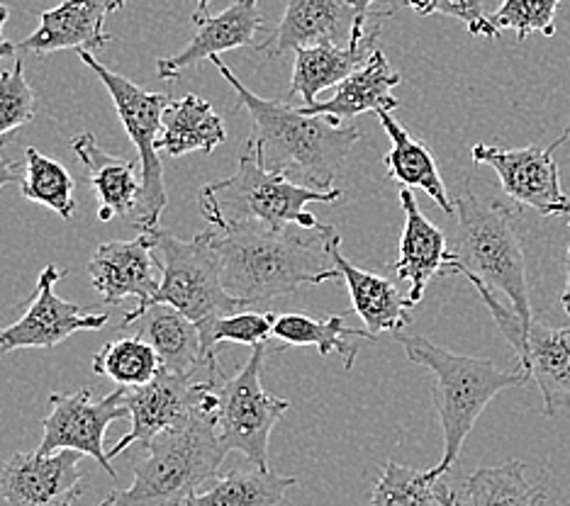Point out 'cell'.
Here are the masks:
<instances>
[{"label":"cell","instance_id":"1","mask_svg":"<svg viewBox=\"0 0 570 506\" xmlns=\"http://www.w3.org/2000/svg\"><path fill=\"white\" fill-rule=\"evenodd\" d=\"M207 231L219 256L227 292L246 307L293 295L305 285L342 280L334 264L342 237L330 225L315 229L242 225L229 229L207 227Z\"/></svg>","mask_w":570,"mask_h":506},{"label":"cell","instance_id":"2","mask_svg":"<svg viewBox=\"0 0 570 506\" xmlns=\"http://www.w3.org/2000/svg\"><path fill=\"white\" fill-rule=\"evenodd\" d=\"M210 61L235 88L239 108L252 117V135L246 141V151H252L266 171L283 173L307 188L332 190L348 151L354 149L364 132L358 127H336L325 117H309L301 112V108L295 110L283 106V102L256 96L219 59V54Z\"/></svg>","mask_w":570,"mask_h":506},{"label":"cell","instance_id":"3","mask_svg":"<svg viewBox=\"0 0 570 506\" xmlns=\"http://www.w3.org/2000/svg\"><path fill=\"white\" fill-rule=\"evenodd\" d=\"M215 407L217 399L149 440L132 485L112 489L98 506H184L219 473L229 453L217 431Z\"/></svg>","mask_w":570,"mask_h":506},{"label":"cell","instance_id":"4","mask_svg":"<svg viewBox=\"0 0 570 506\" xmlns=\"http://www.w3.org/2000/svg\"><path fill=\"white\" fill-rule=\"evenodd\" d=\"M395 339L405 348V356L412 363L432 370L436 378L432 399L444 431V456L430 470H424V477L434 483L456 465L465 438L490 401L502 389L527 385L531 373L522 366L517 370H500L490 358L453 354V350L436 346L424 336L397 331Z\"/></svg>","mask_w":570,"mask_h":506},{"label":"cell","instance_id":"5","mask_svg":"<svg viewBox=\"0 0 570 506\" xmlns=\"http://www.w3.org/2000/svg\"><path fill=\"white\" fill-rule=\"evenodd\" d=\"M456 234L449 246L446 272H459L465 280H481L490 290L510 297L512 309L524 327L531 324L527 258L517 234L512 212L498 200H481L465 186L456 200Z\"/></svg>","mask_w":570,"mask_h":506},{"label":"cell","instance_id":"6","mask_svg":"<svg viewBox=\"0 0 570 506\" xmlns=\"http://www.w3.org/2000/svg\"><path fill=\"white\" fill-rule=\"evenodd\" d=\"M340 198V188L315 190L301 186L283 173L266 171L252 151H244L235 176L200 190V212L207 219V227L215 229L242 225L315 229L320 222L307 212V207L313 202H336Z\"/></svg>","mask_w":570,"mask_h":506},{"label":"cell","instance_id":"7","mask_svg":"<svg viewBox=\"0 0 570 506\" xmlns=\"http://www.w3.org/2000/svg\"><path fill=\"white\" fill-rule=\"evenodd\" d=\"M147 234L161 264V285L147 305H171L198 327L210 319L246 309V305L225 288L210 231L203 229L193 241L178 239L161 227L147 229Z\"/></svg>","mask_w":570,"mask_h":506},{"label":"cell","instance_id":"8","mask_svg":"<svg viewBox=\"0 0 570 506\" xmlns=\"http://www.w3.org/2000/svg\"><path fill=\"white\" fill-rule=\"evenodd\" d=\"M79 59L100 78V83L108 88L125 132L139 151L141 192L135 210L129 212V222L139 231L159 227V217L168 202V195L164 183V163L157 153V145L164 132V115L176 100L168 93H149V90L129 81V78L110 71L108 67H102L96 54H90V51H79Z\"/></svg>","mask_w":570,"mask_h":506},{"label":"cell","instance_id":"9","mask_svg":"<svg viewBox=\"0 0 570 506\" xmlns=\"http://www.w3.org/2000/svg\"><path fill=\"white\" fill-rule=\"evenodd\" d=\"M266 346H256L252 358L232 378L217 380V431L227 450H237L242 456L268 467V440L274 426L291 409L288 399L271 395L262 385Z\"/></svg>","mask_w":570,"mask_h":506},{"label":"cell","instance_id":"10","mask_svg":"<svg viewBox=\"0 0 570 506\" xmlns=\"http://www.w3.org/2000/svg\"><path fill=\"white\" fill-rule=\"evenodd\" d=\"M127 387L115 389L108 397L98 401L90 399V389L81 387L71 395L55 393L49 397L51 411L42 421V444L40 453L57 450H79L83 456L94 458L102 470L118 479L112 460L106 448V431L112 421L129 417L127 409Z\"/></svg>","mask_w":570,"mask_h":506},{"label":"cell","instance_id":"11","mask_svg":"<svg viewBox=\"0 0 570 506\" xmlns=\"http://www.w3.org/2000/svg\"><path fill=\"white\" fill-rule=\"evenodd\" d=\"M219 378H225V375H219ZM219 378L213 375L207 380H193L186 378V375H176L161 368L151 383L127 387L125 401L132 424H129V431L118 444L108 448L110 460L122 456L132 446H147L159 434L186 421L198 407L215 401V387Z\"/></svg>","mask_w":570,"mask_h":506},{"label":"cell","instance_id":"12","mask_svg":"<svg viewBox=\"0 0 570 506\" xmlns=\"http://www.w3.org/2000/svg\"><path fill=\"white\" fill-rule=\"evenodd\" d=\"M570 137V127L553 141L551 147H524V149H500L488 145H475L471 156L475 163L490 166L498 173L504 195L514 202L539 212L541 217H566L570 215V198L561 188L559 166L553 151Z\"/></svg>","mask_w":570,"mask_h":506},{"label":"cell","instance_id":"13","mask_svg":"<svg viewBox=\"0 0 570 506\" xmlns=\"http://www.w3.org/2000/svg\"><path fill=\"white\" fill-rule=\"evenodd\" d=\"M67 276V270L47 266L40 272L37 288L24 307L22 317L0 329V354L24 348H57L76 331L102 329L108 324V311H96L61 300L57 295V282Z\"/></svg>","mask_w":570,"mask_h":506},{"label":"cell","instance_id":"14","mask_svg":"<svg viewBox=\"0 0 570 506\" xmlns=\"http://www.w3.org/2000/svg\"><path fill=\"white\" fill-rule=\"evenodd\" d=\"M79 450L16 453L0 470L6 506H73L83 495Z\"/></svg>","mask_w":570,"mask_h":506},{"label":"cell","instance_id":"15","mask_svg":"<svg viewBox=\"0 0 570 506\" xmlns=\"http://www.w3.org/2000/svg\"><path fill=\"white\" fill-rule=\"evenodd\" d=\"M88 278L106 305L137 300L135 309H145L161 285V264L149 234L98 246L88 261Z\"/></svg>","mask_w":570,"mask_h":506},{"label":"cell","instance_id":"16","mask_svg":"<svg viewBox=\"0 0 570 506\" xmlns=\"http://www.w3.org/2000/svg\"><path fill=\"white\" fill-rule=\"evenodd\" d=\"M125 8V0H63L57 8L42 12V22L30 37H24L18 51L47 57L61 49L98 51L110 44L112 34L106 30L110 12Z\"/></svg>","mask_w":570,"mask_h":506},{"label":"cell","instance_id":"17","mask_svg":"<svg viewBox=\"0 0 570 506\" xmlns=\"http://www.w3.org/2000/svg\"><path fill=\"white\" fill-rule=\"evenodd\" d=\"M262 30H266V22L258 12V0H237L217 16L200 20L198 32L193 34L184 51L157 61V73L161 81H176L184 71L198 67L203 59H213L229 49L249 47Z\"/></svg>","mask_w":570,"mask_h":506},{"label":"cell","instance_id":"18","mask_svg":"<svg viewBox=\"0 0 570 506\" xmlns=\"http://www.w3.org/2000/svg\"><path fill=\"white\" fill-rule=\"evenodd\" d=\"M122 327H135V334L157 350L161 368L168 373L193 378L200 366L210 370L203 354L198 324L171 305L154 302L139 311H127Z\"/></svg>","mask_w":570,"mask_h":506},{"label":"cell","instance_id":"19","mask_svg":"<svg viewBox=\"0 0 570 506\" xmlns=\"http://www.w3.org/2000/svg\"><path fill=\"white\" fill-rule=\"evenodd\" d=\"M356 12L348 0H288L278 28L258 47L271 59H278L301 47L340 42L352 37Z\"/></svg>","mask_w":570,"mask_h":506},{"label":"cell","instance_id":"20","mask_svg":"<svg viewBox=\"0 0 570 506\" xmlns=\"http://www.w3.org/2000/svg\"><path fill=\"white\" fill-rule=\"evenodd\" d=\"M397 71H393L391 61L385 59L381 49H373V54L364 67H358L352 76L336 86L334 96L327 100L309 102L303 106L301 112L309 117H325L332 125L342 127L352 117L364 112H379V110H397L400 100L393 98V88L400 86Z\"/></svg>","mask_w":570,"mask_h":506},{"label":"cell","instance_id":"21","mask_svg":"<svg viewBox=\"0 0 570 506\" xmlns=\"http://www.w3.org/2000/svg\"><path fill=\"white\" fill-rule=\"evenodd\" d=\"M400 205H403L405 212V227L403 237H400V256L393 270L400 280L410 282L407 300L417 305L430 280L434 276H442L446 268L449 241L444 229H439L422 215L417 198L405 186L400 190Z\"/></svg>","mask_w":570,"mask_h":506},{"label":"cell","instance_id":"22","mask_svg":"<svg viewBox=\"0 0 570 506\" xmlns=\"http://www.w3.org/2000/svg\"><path fill=\"white\" fill-rule=\"evenodd\" d=\"M520 366L537 383L547 417L570 407V327L556 329L531 319L524 329Z\"/></svg>","mask_w":570,"mask_h":506},{"label":"cell","instance_id":"23","mask_svg":"<svg viewBox=\"0 0 570 506\" xmlns=\"http://www.w3.org/2000/svg\"><path fill=\"white\" fill-rule=\"evenodd\" d=\"M71 149L86 166L88 183L100 200V222H110L115 217H129L141 192L139 163L122 161L118 156L100 149L96 137L90 132L73 137Z\"/></svg>","mask_w":570,"mask_h":506},{"label":"cell","instance_id":"24","mask_svg":"<svg viewBox=\"0 0 570 506\" xmlns=\"http://www.w3.org/2000/svg\"><path fill=\"white\" fill-rule=\"evenodd\" d=\"M334 264L342 272V280L346 282L354 311L361 317V321H364V329L371 336H379L383 331L397 334L410 327V309L414 305L407 300V295L395 288L393 280L348 264L342 256V246L334 254Z\"/></svg>","mask_w":570,"mask_h":506},{"label":"cell","instance_id":"25","mask_svg":"<svg viewBox=\"0 0 570 506\" xmlns=\"http://www.w3.org/2000/svg\"><path fill=\"white\" fill-rule=\"evenodd\" d=\"M375 39H379V34L366 39L364 44L340 47L334 42H320L313 47L295 49L293 81L288 93L301 96L303 106L317 102L322 90L340 86L344 78L352 76L358 67H364L373 54Z\"/></svg>","mask_w":570,"mask_h":506},{"label":"cell","instance_id":"26","mask_svg":"<svg viewBox=\"0 0 570 506\" xmlns=\"http://www.w3.org/2000/svg\"><path fill=\"white\" fill-rule=\"evenodd\" d=\"M297 485L295 477L278 475L254 463L217 473L184 506H278L285 492Z\"/></svg>","mask_w":570,"mask_h":506},{"label":"cell","instance_id":"27","mask_svg":"<svg viewBox=\"0 0 570 506\" xmlns=\"http://www.w3.org/2000/svg\"><path fill=\"white\" fill-rule=\"evenodd\" d=\"M375 115H379L385 135L393 141V149L383 156V163L387 166L391 176L405 188L424 190L446 215L456 212V205H453L442 180V173H439L434 153L426 149L422 141L414 139L407 129L395 120L391 110H379Z\"/></svg>","mask_w":570,"mask_h":506},{"label":"cell","instance_id":"28","mask_svg":"<svg viewBox=\"0 0 570 506\" xmlns=\"http://www.w3.org/2000/svg\"><path fill=\"white\" fill-rule=\"evenodd\" d=\"M227 139V129L207 100L198 96H186L176 100L164 115V132L159 139V149H164L171 159H180L190 151H200L210 156Z\"/></svg>","mask_w":570,"mask_h":506},{"label":"cell","instance_id":"29","mask_svg":"<svg viewBox=\"0 0 570 506\" xmlns=\"http://www.w3.org/2000/svg\"><path fill=\"white\" fill-rule=\"evenodd\" d=\"M274 339L288 346H315L320 356L336 354L344 358V368L352 370L358 356L361 339H375L366 329H348L344 317H309L303 311H285L274 321Z\"/></svg>","mask_w":570,"mask_h":506},{"label":"cell","instance_id":"30","mask_svg":"<svg viewBox=\"0 0 570 506\" xmlns=\"http://www.w3.org/2000/svg\"><path fill=\"white\" fill-rule=\"evenodd\" d=\"M522 460H510L495 467H478L463 485L465 506H543L547 489L531 485Z\"/></svg>","mask_w":570,"mask_h":506},{"label":"cell","instance_id":"31","mask_svg":"<svg viewBox=\"0 0 570 506\" xmlns=\"http://www.w3.org/2000/svg\"><path fill=\"white\" fill-rule=\"evenodd\" d=\"M20 190L24 198L49 207L61 219H71L76 215L71 173L59 161L49 159V156L37 151L35 147L24 149V173L20 180Z\"/></svg>","mask_w":570,"mask_h":506},{"label":"cell","instance_id":"32","mask_svg":"<svg viewBox=\"0 0 570 506\" xmlns=\"http://www.w3.org/2000/svg\"><path fill=\"white\" fill-rule=\"evenodd\" d=\"M94 370L120 387H139L157 378L161 360L157 350L135 334L102 346L94 356Z\"/></svg>","mask_w":570,"mask_h":506},{"label":"cell","instance_id":"33","mask_svg":"<svg viewBox=\"0 0 570 506\" xmlns=\"http://www.w3.org/2000/svg\"><path fill=\"white\" fill-rule=\"evenodd\" d=\"M442 477L430 479L422 470L387 460L371 492V506H444Z\"/></svg>","mask_w":570,"mask_h":506},{"label":"cell","instance_id":"34","mask_svg":"<svg viewBox=\"0 0 570 506\" xmlns=\"http://www.w3.org/2000/svg\"><path fill=\"white\" fill-rule=\"evenodd\" d=\"M274 321L276 317L268 315V311H232V315L210 319L203 324L200 329V341H203V354L207 366L213 373H223L217 366L215 350L217 344L223 341H235L244 346H266V341L274 336Z\"/></svg>","mask_w":570,"mask_h":506},{"label":"cell","instance_id":"35","mask_svg":"<svg viewBox=\"0 0 570 506\" xmlns=\"http://www.w3.org/2000/svg\"><path fill=\"white\" fill-rule=\"evenodd\" d=\"M561 0H502L498 12H492L490 22L502 30H514L517 39L524 42L529 34L556 37V10Z\"/></svg>","mask_w":570,"mask_h":506},{"label":"cell","instance_id":"36","mask_svg":"<svg viewBox=\"0 0 570 506\" xmlns=\"http://www.w3.org/2000/svg\"><path fill=\"white\" fill-rule=\"evenodd\" d=\"M35 93L24 78L22 59H16L12 69L0 71V137L35 120Z\"/></svg>","mask_w":570,"mask_h":506},{"label":"cell","instance_id":"37","mask_svg":"<svg viewBox=\"0 0 570 506\" xmlns=\"http://www.w3.org/2000/svg\"><path fill=\"white\" fill-rule=\"evenodd\" d=\"M417 16H446L463 22L473 37L498 39L500 30L490 22L481 0H403Z\"/></svg>","mask_w":570,"mask_h":506},{"label":"cell","instance_id":"38","mask_svg":"<svg viewBox=\"0 0 570 506\" xmlns=\"http://www.w3.org/2000/svg\"><path fill=\"white\" fill-rule=\"evenodd\" d=\"M352 3L354 12H356V20H354V28H352V37H348V44H364L366 39H371L373 34H381V28L375 24L373 30H368V20H379L385 18L387 12H371V6L375 0H348Z\"/></svg>","mask_w":570,"mask_h":506},{"label":"cell","instance_id":"39","mask_svg":"<svg viewBox=\"0 0 570 506\" xmlns=\"http://www.w3.org/2000/svg\"><path fill=\"white\" fill-rule=\"evenodd\" d=\"M6 145H8V137H0V188L22 180V176H18V166L6 156Z\"/></svg>","mask_w":570,"mask_h":506},{"label":"cell","instance_id":"40","mask_svg":"<svg viewBox=\"0 0 570 506\" xmlns=\"http://www.w3.org/2000/svg\"><path fill=\"white\" fill-rule=\"evenodd\" d=\"M561 305L566 309V315L570 317V244H568V251H566V288L561 292Z\"/></svg>","mask_w":570,"mask_h":506},{"label":"cell","instance_id":"41","mask_svg":"<svg viewBox=\"0 0 570 506\" xmlns=\"http://www.w3.org/2000/svg\"><path fill=\"white\" fill-rule=\"evenodd\" d=\"M207 8H210V0H198V6H196V10H193V22H200V20H205L207 18Z\"/></svg>","mask_w":570,"mask_h":506},{"label":"cell","instance_id":"42","mask_svg":"<svg viewBox=\"0 0 570 506\" xmlns=\"http://www.w3.org/2000/svg\"><path fill=\"white\" fill-rule=\"evenodd\" d=\"M444 506H463L461 497L451 489V485H444Z\"/></svg>","mask_w":570,"mask_h":506},{"label":"cell","instance_id":"43","mask_svg":"<svg viewBox=\"0 0 570 506\" xmlns=\"http://www.w3.org/2000/svg\"><path fill=\"white\" fill-rule=\"evenodd\" d=\"M18 54V47L16 44H10L8 39L6 42H0V59H10V57H16Z\"/></svg>","mask_w":570,"mask_h":506},{"label":"cell","instance_id":"44","mask_svg":"<svg viewBox=\"0 0 570 506\" xmlns=\"http://www.w3.org/2000/svg\"><path fill=\"white\" fill-rule=\"evenodd\" d=\"M8 20H10V8H8V6H0V42H6L3 28H6Z\"/></svg>","mask_w":570,"mask_h":506}]
</instances>
